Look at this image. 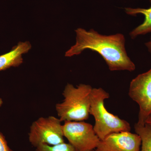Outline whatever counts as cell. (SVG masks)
Returning a JSON list of instances; mask_svg holds the SVG:
<instances>
[{"label":"cell","mask_w":151,"mask_h":151,"mask_svg":"<svg viewBox=\"0 0 151 151\" xmlns=\"http://www.w3.org/2000/svg\"><path fill=\"white\" fill-rule=\"evenodd\" d=\"M3 103H4V102H3L2 99L1 97H0V107H1L2 106Z\"/></svg>","instance_id":"9a60e30c"},{"label":"cell","mask_w":151,"mask_h":151,"mask_svg":"<svg viewBox=\"0 0 151 151\" xmlns=\"http://www.w3.org/2000/svg\"><path fill=\"white\" fill-rule=\"evenodd\" d=\"M110 97L109 93L102 88H92L90 94L89 115L95 119L93 127L100 140L114 133L130 132L131 127L127 121L109 113L105 108V100Z\"/></svg>","instance_id":"3957f363"},{"label":"cell","mask_w":151,"mask_h":151,"mask_svg":"<svg viewBox=\"0 0 151 151\" xmlns=\"http://www.w3.org/2000/svg\"><path fill=\"white\" fill-rule=\"evenodd\" d=\"M92 88L88 84H80L76 87L66 84L62 93L64 100L55 107L61 122H81L88 119Z\"/></svg>","instance_id":"7a4b0ae2"},{"label":"cell","mask_w":151,"mask_h":151,"mask_svg":"<svg viewBox=\"0 0 151 151\" xmlns=\"http://www.w3.org/2000/svg\"><path fill=\"white\" fill-rule=\"evenodd\" d=\"M136 134L140 137V151H151V124H140L136 123L134 126Z\"/></svg>","instance_id":"30bf717a"},{"label":"cell","mask_w":151,"mask_h":151,"mask_svg":"<svg viewBox=\"0 0 151 151\" xmlns=\"http://www.w3.org/2000/svg\"><path fill=\"white\" fill-rule=\"evenodd\" d=\"M140 137L130 132L113 133L100 140L93 151H140Z\"/></svg>","instance_id":"52a82bcc"},{"label":"cell","mask_w":151,"mask_h":151,"mask_svg":"<svg viewBox=\"0 0 151 151\" xmlns=\"http://www.w3.org/2000/svg\"><path fill=\"white\" fill-rule=\"evenodd\" d=\"M145 45L147 47V48L149 52L151 54V37L150 41L148 42H146Z\"/></svg>","instance_id":"4fadbf2b"},{"label":"cell","mask_w":151,"mask_h":151,"mask_svg":"<svg viewBox=\"0 0 151 151\" xmlns=\"http://www.w3.org/2000/svg\"><path fill=\"white\" fill-rule=\"evenodd\" d=\"M31 47L29 42H20L8 52L0 55V71L19 66L23 62L22 55L28 52Z\"/></svg>","instance_id":"ba28073f"},{"label":"cell","mask_w":151,"mask_h":151,"mask_svg":"<svg viewBox=\"0 0 151 151\" xmlns=\"http://www.w3.org/2000/svg\"><path fill=\"white\" fill-rule=\"evenodd\" d=\"M53 116L40 117L30 127L29 141L35 147L42 144L53 146L64 142L63 125Z\"/></svg>","instance_id":"277c9868"},{"label":"cell","mask_w":151,"mask_h":151,"mask_svg":"<svg viewBox=\"0 0 151 151\" xmlns=\"http://www.w3.org/2000/svg\"><path fill=\"white\" fill-rule=\"evenodd\" d=\"M146 123H148V124H151V115L149 116L148 119H147L146 121Z\"/></svg>","instance_id":"5bb4252c"},{"label":"cell","mask_w":151,"mask_h":151,"mask_svg":"<svg viewBox=\"0 0 151 151\" xmlns=\"http://www.w3.org/2000/svg\"><path fill=\"white\" fill-rule=\"evenodd\" d=\"M35 151H76L69 143L63 142L55 145L42 144L36 147Z\"/></svg>","instance_id":"8fae6325"},{"label":"cell","mask_w":151,"mask_h":151,"mask_svg":"<svg viewBox=\"0 0 151 151\" xmlns=\"http://www.w3.org/2000/svg\"><path fill=\"white\" fill-rule=\"evenodd\" d=\"M129 95L139 107L137 123L145 124L151 115V68L132 79Z\"/></svg>","instance_id":"8992f818"},{"label":"cell","mask_w":151,"mask_h":151,"mask_svg":"<svg viewBox=\"0 0 151 151\" xmlns=\"http://www.w3.org/2000/svg\"><path fill=\"white\" fill-rule=\"evenodd\" d=\"M0 151H13L9 147L2 133L0 132Z\"/></svg>","instance_id":"7c38bea8"},{"label":"cell","mask_w":151,"mask_h":151,"mask_svg":"<svg viewBox=\"0 0 151 151\" xmlns=\"http://www.w3.org/2000/svg\"><path fill=\"white\" fill-rule=\"evenodd\" d=\"M63 125V135L76 151H93L100 140L92 125L84 121L65 122Z\"/></svg>","instance_id":"5b68a950"},{"label":"cell","mask_w":151,"mask_h":151,"mask_svg":"<svg viewBox=\"0 0 151 151\" xmlns=\"http://www.w3.org/2000/svg\"><path fill=\"white\" fill-rule=\"evenodd\" d=\"M75 32L76 42L65 52V57L78 55L89 49L103 58L111 71L135 70L136 65L127 55L126 40L122 34L102 35L94 29L86 31L81 28L76 29Z\"/></svg>","instance_id":"6da1fadb"},{"label":"cell","mask_w":151,"mask_h":151,"mask_svg":"<svg viewBox=\"0 0 151 151\" xmlns=\"http://www.w3.org/2000/svg\"><path fill=\"white\" fill-rule=\"evenodd\" d=\"M150 2L151 6L148 9L125 8L126 13L130 15L136 16L138 14H142L145 16V20L142 23L130 32L129 35L133 39L139 36L145 35L151 32V0H150Z\"/></svg>","instance_id":"9c48e42d"}]
</instances>
